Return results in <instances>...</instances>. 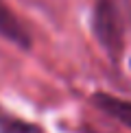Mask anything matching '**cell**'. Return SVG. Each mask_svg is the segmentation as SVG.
Segmentation results:
<instances>
[{
    "label": "cell",
    "mask_w": 131,
    "mask_h": 133,
    "mask_svg": "<svg viewBox=\"0 0 131 133\" xmlns=\"http://www.w3.org/2000/svg\"><path fill=\"white\" fill-rule=\"evenodd\" d=\"M0 133H44L40 127L24 122L20 118H13V116L4 114L0 109Z\"/></svg>",
    "instance_id": "obj_4"
},
{
    "label": "cell",
    "mask_w": 131,
    "mask_h": 133,
    "mask_svg": "<svg viewBox=\"0 0 131 133\" xmlns=\"http://www.w3.org/2000/svg\"><path fill=\"white\" fill-rule=\"evenodd\" d=\"M94 33L103 48L118 57L122 50V39H125V22L122 15L116 7L114 0H98L94 7Z\"/></svg>",
    "instance_id": "obj_1"
},
{
    "label": "cell",
    "mask_w": 131,
    "mask_h": 133,
    "mask_svg": "<svg viewBox=\"0 0 131 133\" xmlns=\"http://www.w3.org/2000/svg\"><path fill=\"white\" fill-rule=\"evenodd\" d=\"M96 105L105 114H109L112 118H116L118 122L127 124L131 129V103L129 101L114 98V96H107V94H98V96H96Z\"/></svg>",
    "instance_id": "obj_3"
},
{
    "label": "cell",
    "mask_w": 131,
    "mask_h": 133,
    "mask_svg": "<svg viewBox=\"0 0 131 133\" xmlns=\"http://www.w3.org/2000/svg\"><path fill=\"white\" fill-rule=\"evenodd\" d=\"M127 2H129V15H131V0H127Z\"/></svg>",
    "instance_id": "obj_5"
},
{
    "label": "cell",
    "mask_w": 131,
    "mask_h": 133,
    "mask_svg": "<svg viewBox=\"0 0 131 133\" xmlns=\"http://www.w3.org/2000/svg\"><path fill=\"white\" fill-rule=\"evenodd\" d=\"M0 35L7 37L9 42L18 44L20 48H29V44H31L26 29L22 26V22L13 15V11L4 4V0H0Z\"/></svg>",
    "instance_id": "obj_2"
}]
</instances>
